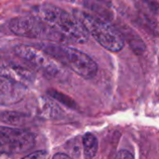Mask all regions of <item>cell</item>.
Wrapping results in <instances>:
<instances>
[{
    "instance_id": "obj_10",
    "label": "cell",
    "mask_w": 159,
    "mask_h": 159,
    "mask_svg": "<svg viewBox=\"0 0 159 159\" xmlns=\"http://www.w3.org/2000/svg\"><path fill=\"white\" fill-rule=\"evenodd\" d=\"M118 30L121 32L125 41L129 42V44L131 49L134 51V53L141 55L145 51V48H146L145 43L143 41V39L140 37V35L134 30H132L131 28L127 27L125 25L121 26L120 29H118Z\"/></svg>"
},
{
    "instance_id": "obj_7",
    "label": "cell",
    "mask_w": 159,
    "mask_h": 159,
    "mask_svg": "<svg viewBox=\"0 0 159 159\" xmlns=\"http://www.w3.org/2000/svg\"><path fill=\"white\" fill-rule=\"evenodd\" d=\"M0 76L21 83L25 86L34 85L36 75L26 62H20L14 59L0 56Z\"/></svg>"
},
{
    "instance_id": "obj_13",
    "label": "cell",
    "mask_w": 159,
    "mask_h": 159,
    "mask_svg": "<svg viewBox=\"0 0 159 159\" xmlns=\"http://www.w3.org/2000/svg\"><path fill=\"white\" fill-rule=\"evenodd\" d=\"M47 93H48V95L50 98H52V99H54L55 101L59 102L60 103H61V104L67 106L68 108L76 109V107H77L76 102H75L72 98H70L69 96H67L66 94H64V93H62V92H61V91H59V90H56V89H48V90L47 91Z\"/></svg>"
},
{
    "instance_id": "obj_1",
    "label": "cell",
    "mask_w": 159,
    "mask_h": 159,
    "mask_svg": "<svg viewBox=\"0 0 159 159\" xmlns=\"http://www.w3.org/2000/svg\"><path fill=\"white\" fill-rule=\"evenodd\" d=\"M32 14L49 30L50 40L58 44H84L89 34L80 20L73 14L50 4L36 6Z\"/></svg>"
},
{
    "instance_id": "obj_11",
    "label": "cell",
    "mask_w": 159,
    "mask_h": 159,
    "mask_svg": "<svg viewBox=\"0 0 159 159\" xmlns=\"http://www.w3.org/2000/svg\"><path fill=\"white\" fill-rule=\"evenodd\" d=\"M0 120L9 126L23 127L30 123L31 117L27 114L16 111H6L0 115Z\"/></svg>"
},
{
    "instance_id": "obj_15",
    "label": "cell",
    "mask_w": 159,
    "mask_h": 159,
    "mask_svg": "<svg viewBox=\"0 0 159 159\" xmlns=\"http://www.w3.org/2000/svg\"><path fill=\"white\" fill-rule=\"evenodd\" d=\"M48 157V153L46 151L43 150H39L36 152H33L31 154H28L26 156H24V158H46Z\"/></svg>"
},
{
    "instance_id": "obj_14",
    "label": "cell",
    "mask_w": 159,
    "mask_h": 159,
    "mask_svg": "<svg viewBox=\"0 0 159 159\" xmlns=\"http://www.w3.org/2000/svg\"><path fill=\"white\" fill-rule=\"evenodd\" d=\"M65 149L71 157H79L81 154V142L79 138H74L65 144Z\"/></svg>"
},
{
    "instance_id": "obj_4",
    "label": "cell",
    "mask_w": 159,
    "mask_h": 159,
    "mask_svg": "<svg viewBox=\"0 0 159 159\" xmlns=\"http://www.w3.org/2000/svg\"><path fill=\"white\" fill-rule=\"evenodd\" d=\"M15 56L20 61L26 62L33 69L37 70L46 76L53 79L65 78L66 73L59 61L47 53L41 48L31 45L20 44L14 47Z\"/></svg>"
},
{
    "instance_id": "obj_5",
    "label": "cell",
    "mask_w": 159,
    "mask_h": 159,
    "mask_svg": "<svg viewBox=\"0 0 159 159\" xmlns=\"http://www.w3.org/2000/svg\"><path fill=\"white\" fill-rule=\"evenodd\" d=\"M35 136L29 130L0 126V158L11 157L34 148Z\"/></svg>"
},
{
    "instance_id": "obj_3",
    "label": "cell",
    "mask_w": 159,
    "mask_h": 159,
    "mask_svg": "<svg viewBox=\"0 0 159 159\" xmlns=\"http://www.w3.org/2000/svg\"><path fill=\"white\" fill-rule=\"evenodd\" d=\"M73 14L80 20L89 34L105 49L111 52H119L123 49L125 39L121 32L106 20L79 9H74Z\"/></svg>"
},
{
    "instance_id": "obj_8",
    "label": "cell",
    "mask_w": 159,
    "mask_h": 159,
    "mask_svg": "<svg viewBox=\"0 0 159 159\" xmlns=\"http://www.w3.org/2000/svg\"><path fill=\"white\" fill-rule=\"evenodd\" d=\"M27 92V86L0 76V106H9L21 102Z\"/></svg>"
},
{
    "instance_id": "obj_2",
    "label": "cell",
    "mask_w": 159,
    "mask_h": 159,
    "mask_svg": "<svg viewBox=\"0 0 159 159\" xmlns=\"http://www.w3.org/2000/svg\"><path fill=\"white\" fill-rule=\"evenodd\" d=\"M39 47L85 79L93 78L97 75V63L81 50L58 43H41Z\"/></svg>"
},
{
    "instance_id": "obj_12",
    "label": "cell",
    "mask_w": 159,
    "mask_h": 159,
    "mask_svg": "<svg viewBox=\"0 0 159 159\" xmlns=\"http://www.w3.org/2000/svg\"><path fill=\"white\" fill-rule=\"evenodd\" d=\"M82 146H83V153L86 158H93L97 155L99 143L95 135L92 133H86L82 137Z\"/></svg>"
},
{
    "instance_id": "obj_6",
    "label": "cell",
    "mask_w": 159,
    "mask_h": 159,
    "mask_svg": "<svg viewBox=\"0 0 159 159\" xmlns=\"http://www.w3.org/2000/svg\"><path fill=\"white\" fill-rule=\"evenodd\" d=\"M8 29L18 36L34 39H50V32L48 27L35 16L16 17L9 20Z\"/></svg>"
},
{
    "instance_id": "obj_17",
    "label": "cell",
    "mask_w": 159,
    "mask_h": 159,
    "mask_svg": "<svg viewBox=\"0 0 159 159\" xmlns=\"http://www.w3.org/2000/svg\"><path fill=\"white\" fill-rule=\"evenodd\" d=\"M54 159H70L72 158L68 154H64V153H58L56 155L53 156Z\"/></svg>"
},
{
    "instance_id": "obj_16",
    "label": "cell",
    "mask_w": 159,
    "mask_h": 159,
    "mask_svg": "<svg viewBox=\"0 0 159 159\" xmlns=\"http://www.w3.org/2000/svg\"><path fill=\"white\" fill-rule=\"evenodd\" d=\"M115 158H120V159H132L134 158V155L131 154L129 151L128 150H120L118 151L116 156Z\"/></svg>"
},
{
    "instance_id": "obj_9",
    "label": "cell",
    "mask_w": 159,
    "mask_h": 159,
    "mask_svg": "<svg viewBox=\"0 0 159 159\" xmlns=\"http://www.w3.org/2000/svg\"><path fill=\"white\" fill-rule=\"evenodd\" d=\"M35 114L39 118L45 120H58L63 116L61 107L50 98L41 96L36 99Z\"/></svg>"
}]
</instances>
